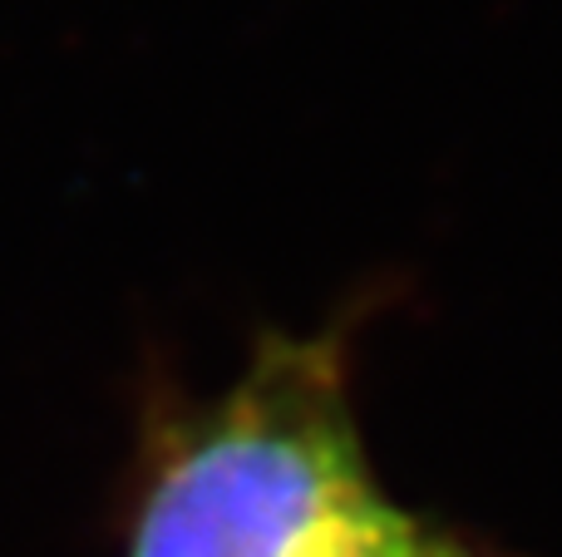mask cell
Masks as SVG:
<instances>
[{"label":"cell","instance_id":"cell-1","mask_svg":"<svg viewBox=\"0 0 562 557\" xmlns=\"http://www.w3.org/2000/svg\"><path fill=\"white\" fill-rule=\"evenodd\" d=\"M395 519L356 434L340 336H267L243 380L178 424L128 557H350Z\"/></svg>","mask_w":562,"mask_h":557},{"label":"cell","instance_id":"cell-2","mask_svg":"<svg viewBox=\"0 0 562 557\" xmlns=\"http://www.w3.org/2000/svg\"><path fill=\"white\" fill-rule=\"evenodd\" d=\"M350 557H469V553L454 548L449 538H435V533L415 528L405 513H395V519H390L385 528L366 543V548L350 553Z\"/></svg>","mask_w":562,"mask_h":557}]
</instances>
